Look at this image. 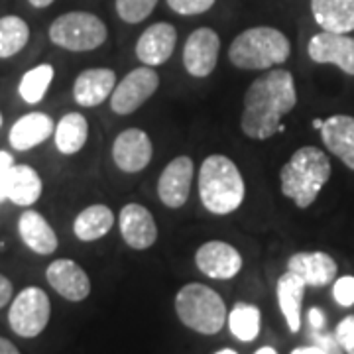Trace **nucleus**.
Segmentation results:
<instances>
[{"label":"nucleus","mask_w":354,"mask_h":354,"mask_svg":"<svg viewBox=\"0 0 354 354\" xmlns=\"http://www.w3.org/2000/svg\"><path fill=\"white\" fill-rule=\"evenodd\" d=\"M307 319H309V327L315 330H323L325 327V313L319 307H311L307 311Z\"/></svg>","instance_id":"f704fd0d"},{"label":"nucleus","mask_w":354,"mask_h":354,"mask_svg":"<svg viewBox=\"0 0 354 354\" xmlns=\"http://www.w3.org/2000/svg\"><path fill=\"white\" fill-rule=\"evenodd\" d=\"M254 354H278V353H276L272 346H262V348H258Z\"/></svg>","instance_id":"ea45409f"},{"label":"nucleus","mask_w":354,"mask_h":354,"mask_svg":"<svg viewBox=\"0 0 354 354\" xmlns=\"http://www.w3.org/2000/svg\"><path fill=\"white\" fill-rule=\"evenodd\" d=\"M116 83H118L116 75L109 67L85 69L83 73L77 75L73 83V97L81 106L93 109V106L102 104L106 99H111Z\"/></svg>","instance_id":"a211bd4d"},{"label":"nucleus","mask_w":354,"mask_h":354,"mask_svg":"<svg viewBox=\"0 0 354 354\" xmlns=\"http://www.w3.org/2000/svg\"><path fill=\"white\" fill-rule=\"evenodd\" d=\"M53 120L50 114L46 113H30L24 114L22 118H18L10 128V146L18 152H26L36 148L38 144L46 142L53 134Z\"/></svg>","instance_id":"aec40b11"},{"label":"nucleus","mask_w":354,"mask_h":354,"mask_svg":"<svg viewBox=\"0 0 354 354\" xmlns=\"http://www.w3.org/2000/svg\"><path fill=\"white\" fill-rule=\"evenodd\" d=\"M177 44V30L167 22H158L144 30V34L136 41V57L140 64L158 67L165 64L174 51Z\"/></svg>","instance_id":"dca6fc26"},{"label":"nucleus","mask_w":354,"mask_h":354,"mask_svg":"<svg viewBox=\"0 0 354 354\" xmlns=\"http://www.w3.org/2000/svg\"><path fill=\"white\" fill-rule=\"evenodd\" d=\"M30 39V28L20 16L0 18V59L12 57L26 48Z\"/></svg>","instance_id":"cd10ccee"},{"label":"nucleus","mask_w":354,"mask_h":354,"mask_svg":"<svg viewBox=\"0 0 354 354\" xmlns=\"http://www.w3.org/2000/svg\"><path fill=\"white\" fill-rule=\"evenodd\" d=\"M44 191V183L39 174L30 165H12V171L8 177L6 187V199H10L14 205L30 207L38 201Z\"/></svg>","instance_id":"b1692460"},{"label":"nucleus","mask_w":354,"mask_h":354,"mask_svg":"<svg viewBox=\"0 0 354 354\" xmlns=\"http://www.w3.org/2000/svg\"><path fill=\"white\" fill-rule=\"evenodd\" d=\"M12 281L8 278H4L2 274H0V309L4 307L6 304H10V299H12Z\"/></svg>","instance_id":"c9c22d12"},{"label":"nucleus","mask_w":354,"mask_h":354,"mask_svg":"<svg viewBox=\"0 0 354 354\" xmlns=\"http://www.w3.org/2000/svg\"><path fill=\"white\" fill-rule=\"evenodd\" d=\"M307 53L315 64H333L346 75H354V38L337 32H321L309 39Z\"/></svg>","instance_id":"9b49d317"},{"label":"nucleus","mask_w":354,"mask_h":354,"mask_svg":"<svg viewBox=\"0 0 354 354\" xmlns=\"http://www.w3.org/2000/svg\"><path fill=\"white\" fill-rule=\"evenodd\" d=\"M160 87V75L150 65L130 71L122 81L116 83L111 95V109L116 114H132Z\"/></svg>","instance_id":"6e6552de"},{"label":"nucleus","mask_w":354,"mask_h":354,"mask_svg":"<svg viewBox=\"0 0 354 354\" xmlns=\"http://www.w3.org/2000/svg\"><path fill=\"white\" fill-rule=\"evenodd\" d=\"M113 227L114 215L111 207L99 203V205H88L75 216L73 232L79 241L93 242L102 239L104 234H109Z\"/></svg>","instance_id":"393cba45"},{"label":"nucleus","mask_w":354,"mask_h":354,"mask_svg":"<svg viewBox=\"0 0 354 354\" xmlns=\"http://www.w3.org/2000/svg\"><path fill=\"white\" fill-rule=\"evenodd\" d=\"M291 354H327L321 346H317V344H311V346H297V348H293Z\"/></svg>","instance_id":"e433bc0d"},{"label":"nucleus","mask_w":354,"mask_h":354,"mask_svg":"<svg viewBox=\"0 0 354 354\" xmlns=\"http://www.w3.org/2000/svg\"><path fill=\"white\" fill-rule=\"evenodd\" d=\"M297 104L295 81L288 69H270L244 93L241 128L252 140H268L283 132L281 118Z\"/></svg>","instance_id":"f257e3e1"},{"label":"nucleus","mask_w":354,"mask_h":354,"mask_svg":"<svg viewBox=\"0 0 354 354\" xmlns=\"http://www.w3.org/2000/svg\"><path fill=\"white\" fill-rule=\"evenodd\" d=\"M0 354H20V351L14 346V342L0 337Z\"/></svg>","instance_id":"4c0bfd02"},{"label":"nucleus","mask_w":354,"mask_h":354,"mask_svg":"<svg viewBox=\"0 0 354 354\" xmlns=\"http://www.w3.org/2000/svg\"><path fill=\"white\" fill-rule=\"evenodd\" d=\"M215 0H167V6L181 16H197L211 10Z\"/></svg>","instance_id":"7c9ffc66"},{"label":"nucleus","mask_w":354,"mask_h":354,"mask_svg":"<svg viewBox=\"0 0 354 354\" xmlns=\"http://www.w3.org/2000/svg\"><path fill=\"white\" fill-rule=\"evenodd\" d=\"M311 12L325 32L348 34L354 30V0H311Z\"/></svg>","instance_id":"4be33fe9"},{"label":"nucleus","mask_w":354,"mask_h":354,"mask_svg":"<svg viewBox=\"0 0 354 354\" xmlns=\"http://www.w3.org/2000/svg\"><path fill=\"white\" fill-rule=\"evenodd\" d=\"M51 81H53V67L50 64L36 65L34 69L24 73L18 85V93L28 104H36L46 97Z\"/></svg>","instance_id":"c85d7f7f"},{"label":"nucleus","mask_w":354,"mask_h":354,"mask_svg":"<svg viewBox=\"0 0 354 354\" xmlns=\"http://www.w3.org/2000/svg\"><path fill=\"white\" fill-rule=\"evenodd\" d=\"M228 329L230 333L242 342L256 341L260 335V323H262V313L256 305L236 304L234 309L228 313Z\"/></svg>","instance_id":"bb28decb"},{"label":"nucleus","mask_w":354,"mask_h":354,"mask_svg":"<svg viewBox=\"0 0 354 354\" xmlns=\"http://www.w3.org/2000/svg\"><path fill=\"white\" fill-rule=\"evenodd\" d=\"M46 278L51 288L67 301H83L91 293V279L87 272L73 260H53L46 270Z\"/></svg>","instance_id":"2eb2a0df"},{"label":"nucleus","mask_w":354,"mask_h":354,"mask_svg":"<svg viewBox=\"0 0 354 354\" xmlns=\"http://www.w3.org/2000/svg\"><path fill=\"white\" fill-rule=\"evenodd\" d=\"M305 288L307 286L304 279L295 276L293 272H286L278 279V288H276L278 304L291 333H297L301 329V304H304Z\"/></svg>","instance_id":"5701e85b"},{"label":"nucleus","mask_w":354,"mask_h":354,"mask_svg":"<svg viewBox=\"0 0 354 354\" xmlns=\"http://www.w3.org/2000/svg\"><path fill=\"white\" fill-rule=\"evenodd\" d=\"M335 339L346 354H354V315L342 319L335 329Z\"/></svg>","instance_id":"473e14b6"},{"label":"nucleus","mask_w":354,"mask_h":354,"mask_svg":"<svg viewBox=\"0 0 354 354\" xmlns=\"http://www.w3.org/2000/svg\"><path fill=\"white\" fill-rule=\"evenodd\" d=\"M291 44L283 32L270 26H256L241 32L228 48V59L239 69H270L286 64Z\"/></svg>","instance_id":"20e7f679"},{"label":"nucleus","mask_w":354,"mask_h":354,"mask_svg":"<svg viewBox=\"0 0 354 354\" xmlns=\"http://www.w3.org/2000/svg\"><path fill=\"white\" fill-rule=\"evenodd\" d=\"M329 156L315 146H304L290 158L279 171L281 193L295 203V207L307 209L317 201L321 189L330 179Z\"/></svg>","instance_id":"7ed1b4c3"},{"label":"nucleus","mask_w":354,"mask_h":354,"mask_svg":"<svg viewBox=\"0 0 354 354\" xmlns=\"http://www.w3.org/2000/svg\"><path fill=\"white\" fill-rule=\"evenodd\" d=\"M55 148L64 156L81 152L88 138V122L83 114L67 113L53 130Z\"/></svg>","instance_id":"a878e982"},{"label":"nucleus","mask_w":354,"mask_h":354,"mask_svg":"<svg viewBox=\"0 0 354 354\" xmlns=\"http://www.w3.org/2000/svg\"><path fill=\"white\" fill-rule=\"evenodd\" d=\"M215 354H239L236 351H232V348H223V351H218V353Z\"/></svg>","instance_id":"79ce46f5"},{"label":"nucleus","mask_w":354,"mask_h":354,"mask_svg":"<svg viewBox=\"0 0 354 354\" xmlns=\"http://www.w3.org/2000/svg\"><path fill=\"white\" fill-rule=\"evenodd\" d=\"M288 272L299 276L305 286L325 288L335 281L339 266L327 252H297L288 260Z\"/></svg>","instance_id":"f3484780"},{"label":"nucleus","mask_w":354,"mask_h":354,"mask_svg":"<svg viewBox=\"0 0 354 354\" xmlns=\"http://www.w3.org/2000/svg\"><path fill=\"white\" fill-rule=\"evenodd\" d=\"M195 264L209 278L230 279L241 272L242 256L228 242L209 241L197 248Z\"/></svg>","instance_id":"4468645a"},{"label":"nucleus","mask_w":354,"mask_h":354,"mask_svg":"<svg viewBox=\"0 0 354 354\" xmlns=\"http://www.w3.org/2000/svg\"><path fill=\"white\" fill-rule=\"evenodd\" d=\"M153 158V146L150 136L140 128L122 130L113 144V160L116 167L124 174H140L146 169Z\"/></svg>","instance_id":"9d476101"},{"label":"nucleus","mask_w":354,"mask_h":354,"mask_svg":"<svg viewBox=\"0 0 354 354\" xmlns=\"http://www.w3.org/2000/svg\"><path fill=\"white\" fill-rule=\"evenodd\" d=\"M14 158L8 152H0V203L6 201V187H8V177L12 171Z\"/></svg>","instance_id":"72a5a7b5"},{"label":"nucleus","mask_w":354,"mask_h":354,"mask_svg":"<svg viewBox=\"0 0 354 354\" xmlns=\"http://www.w3.org/2000/svg\"><path fill=\"white\" fill-rule=\"evenodd\" d=\"M193 160L189 156H177L169 164L165 165L160 181H158V197L169 209L183 207L191 193L193 183Z\"/></svg>","instance_id":"f8f14e48"},{"label":"nucleus","mask_w":354,"mask_h":354,"mask_svg":"<svg viewBox=\"0 0 354 354\" xmlns=\"http://www.w3.org/2000/svg\"><path fill=\"white\" fill-rule=\"evenodd\" d=\"M0 127H2V114H0Z\"/></svg>","instance_id":"37998d69"},{"label":"nucleus","mask_w":354,"mask_h":354,"mask_svg":"<svg viewBox=\"0 0 354 354\" xmlns=\"http://www.w3.org/2000/svg\"><path fill=\"white\" fill-rule=\"evenodd\" d=\"M221 51V38L213 28H197L191 32L183 48V65L191 77H209L215 71Z\"/></svg>","instance_id":"1a4fd4ad"},{"label":"nucleus","mask_w":354,"mask_h":354,"mask_svg":"<svg viewBox=\"0 0 354 354\" xmlns=\"http://www.w3.org/2000/svg\"><path fill=\"white\" fill-rule=\"evenodd\" d=\"M158 0H116V12L128 24H140L153 12Z\"/></svg>","instance_id":"c756f323"},{"label":"nucleus","mask_w":354,"mask_h":354,"mask_svg":"<svg viewBox=\"0 0 354 354\" xmlns=\"http://www.w3.org/2000/svg\"><path fill=\"white\" fill-rule=\"evenodd\" d=\"M51 315V304L48 293L39 288H26L14 297L8 323L10 329L24 339H34L48 327Z\"/></svg>","instance_id":"0eeeda50"},{"label":"nucleus","mask_w":354,"mask_h":354,"mask_svg":"<svg viewBox=\"0 0 354 354\" xmlns=\"http://www.w3.org/2000/svg\"><path fill=\"white\" fill-rule=\"evenodd\" d=\"M323 122H325L323 118H315V120H313V128H317V130H321V127H323Z\"/></svg>","instance_id":"a19ab883"},{"label":"nucleus","mask_w":354,"mask_h":354,"mask_svg":"<svg viewBox=\"0 0 354 354\" xmlns=\"http://www.w3.org/2000/svg\"><path fill=\"white\" fill-rule=\"evenodd\" d=\"M109 38V30L99 16L91 12H67L50 26V39L67 51H93Z\"/></svg>","instance_id":"423d86ee"},{"label":"nucleus","mask_w":354,"mask_h":354,"mask_svg":"<svg viewBox=\"0 0 354 354\" xmlns=\"http://www.w3.org/2000/svg\"><path fill=\"white\" fill-rule=\"evenodd\" d=\"M30 4L34 8H48L50 4H53V0H30Z\"/></svg>","instance_id":"58836bf2"},{"label":"nucleus","mask_w":354,"mask_h":354,"mask_svg":"<svg viewBox=\"0 0 354 354\" xmlns=\"http://www.w3.org/2000/svg\"><path fill=\"white\" fill-rule=\"evenodd\" d=\"M176 313L185 327L201 335H216L228 317L223 297L203 283H187L177 291Z\"/></svg>","instance_id":"39448f33"},{"label":"nucleus","mask_w":354,"mask_h":354,"mask_svg":"<svg viewBox=\"0 0 354 354\" xmlns=\"http://www.w3.org/2000/svg\"><path fill=\"white\" fill-rule=\"evenodd\" d=\"M333 297L341 307L354 305V276H342L333 283Z\"/></svg>","instance_id":"2f4dec72"},{"label":"nucleus","mask_w":354,"mask_h":354,"mask_svg":"<svg viewBox=\"0 0 354 354\" xmlns=\"http://www.w3.org/2000/svg\"><path fill=\"white\" fill-rule=\"evenodd\" d=\"M321 140L333 156L354 171V116H329L321 127Z\"/></svg>","instance_id":"6ab92c4d"},{"label":"nucleus","mask_w":354,"mask_h":354,"mask_svg":"<svg viewBox=\"0 0 354 354\" xmlns=\"http://www.w3.org/2000/svg\"><path fill=\"white\" fill-rule=\"evenodd\" d=\"M18 232H20L22 242L32 252L48 256V254H53L57 250V234L38 211L28 209L20 215Z\"/></svg>","instance_id":"412c9836"},{"label":"nucleus","mask_w":354,"mask_h":354,"mask_svg":"<svg viewBox=\"0 0 354 354\" xmlns=\"http://www.w3.org/2000/svg\"><path fill=\"white\" fill-rule=\"evenodd\" d=\"M120 236L134 250H148L158 241V225L156 218L140 203H128L120 209L118 215Z\"/></svg>","instance_id":"ddd939ff"},{"label":"nucleus","mask_w":354,"mask_h":354,"mask_svg":"<svg viewBox=\"0 0 354 354\" xmlns=\"http://www.w3.org/2000/svg\"><path fill=\"white\" fill-rule=\"evenodd\" d=\"M246 197V183L239 165L223 153H213L199 169V199L213 215L234 213Z\"/></svg>","instance_id":"f03ea898"}]
</instances>
